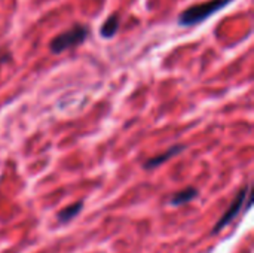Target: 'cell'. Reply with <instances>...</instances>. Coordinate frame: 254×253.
Segmentation results:
<instances>
[{
  "instance_id": "cell-4",
  "label": "cell",
  "mask_w": 254,
  "mask_h": 253,
  "mask_svg": "<svg viewBox=\"0 0 254 253\" xmlns=\"http://www.w3.org/2000/svg\"><path fill=\"white\" fill-rule=\"evenodd\" d=\"M185 149H186V146H185V145H174V146H171L168 151H165L164 154H161V155H156V157H153V158L147 160V161L143 164V167H144L146 170L156 169V167L162 166L164 163H167L170 158H173V157H176L177 154L183 152Z\"/></svg>"
},
{
  "instance_id": "cell-6",
  "label": "cell",
  "mask_w": 254,
  "mask_h": 253,
  "mask_svg": "<svg viewBox=\"0 0 254 253\" xmlns=\"http://www.w3.org/2000/svg\"><path fill=\"white\" fill-rule=\"evenodd\" d=\"M196 197H198V191H196V188L189 186V188H185L183 191L176 192V194L171 197L170 204H171V206H183V204L190 203V201H192V200H195Z\"/></svg>"
},
{
  "instance_id": "cell-1",
  "label": "cell",
  "mask_w": 254,
  "mask_h": 253,
  "mask_svg": "<svg viewBox=\"0 0 254 253\" xmlns=\"http://www.w3.org/2000/svg\"><path fill=\"white\" fill-rule=\"evenodd\" d=\"M231 1H234V0H208V1L199 3V4H193L179 15L177 22L182 27L198 25V24L204 22L205 19H208L210 16H213L214 13H217L219 10L225 9Z\"/></svg>"
},
{
  "instance_id": "cell-3",
  "label": "cell",
  "mask_w": 254,
  "mask_h": 253,
  "mask_svg": "<svg viewBox=\"0 0 254 253\" xmlns=\"http://www.w3.org/2000/svg\"><path fill=\"white\" fill-rule=\"evenodd\" d=\"M250 197V186L247 185V186H244L240 192H238V195L235 197V200L232 201V204L228 207V210L223 213V216L217 221V224L213 227V230H211V234H217L219 231H222L223 228H226L237 216H238V213L243 210V207H244V204H246V200Z\"/></svg>"
},
{
  "instance_id": "cell-5",
  "label": "cell",
  "mask_w": 254,
  "mask_h": 253,
  "mask_svg": "<svg viewBox=\"0 0 254 253\" xmlns=\"http://www.w3.org/2000/svg\"><path fill=\"white\" fill-rule=\"evenodd\" d=\"M121 27V19H119V15L118 13H113L110 16H107V19L103 22V25L100 27V36L104 37V39H112L118 30Z\"/></svg>"
},
{
  "instance_id": "cell-2",
  "label": "cell",
  "mask_w": 254,
  "mask_h": 253,
  "mask_svg": "<svg viewBox=\"0 0 254 253\" xmlns=\"http://www.w3.org/2000/svg\"><path fill=\"white\" fill-rule=\"evenodd\" d=\"M89 36V27L85 24H76L71 28L60 33L58 36H55L51 43H49V49L52 54L58 55L67 49H71L74 46L82 45L86 37Z\"/></svg>"
},
{
  "instance_id": "cell-7",
  "label": "cell",
  "mask_w": 254,
  "mask_h": 253,
  "mask_svg": "<svg viewBox=\"0 0 254 253\" xmlns=\"http://www.w3.org/2000/svg\"><path fill=\"white\" fill-rule=\"evenodd\" d=\"M82 209H83L82 201L74 203V204H70V206L64 207V209L57 215V219H58V222H60V224H67V222L73 221V219H74L80 212H82Z\"/></svg>"
}]
</instances>
